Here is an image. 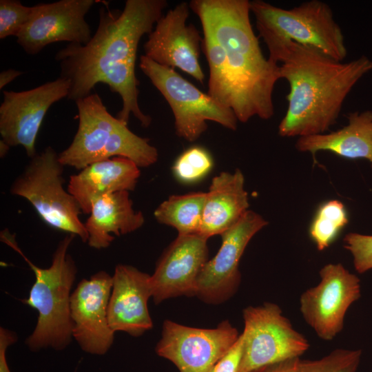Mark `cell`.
<instances>
[{"instance_id": "obj_1", "label": "cell", "mask_w": 372, "mask_h": 372, "mask_svg": "<svg viewBox=\"0 0 372 372\" xmlns=\"http://www.w3.org/2000/svg\"><path fill=\"white\" fill-rule=\"evenodd\" d=\"M167 6L165 0H127L123 11L101 7L90 41L69 43L55 55L60 76L70 83L68 99L75 102L90 95L97 83H105L122 99L116 118L127 124L133 114L148 127L152 118L142 112L138 101L136 53L140 40L152 32Z\"/></svg>"}, {"instance_id": "obj_2", "label": "cell", "mask_w": 372, "mask_h": 372, "mask_svg": "<svg viewBox=\"0 0 372 372\" xmlns=\"http://www.w3.org/2000/svg\"><path fill=\"white\" fill-rule=\"evenodd\" d=\"M269 53L279 65L280 79L289 86L287 109L278 125L283 137L325 133L336 123L352 88L372 70V61L365 56L339 61L293 41Z\"/></svg>"}, {"instance_id": "obj_3", "label": "cell", "mask_w": 372, "mask_h": 372, "mask_svg": "<svg viewBox=\"0 0 372 372\" xmlns=\"http://www.w3.org/2000/svg\"><path fill=\"white\" fill-rule=\"evenodd\" d=\"M189 8L202 27L223 48L233 90L232 110L238 121L274 114L273 92L280 79L279 65L263 55L251 22L248 0H193Z\"/></svg>"}, {"instance_id": "obj_4", "label": "cell", "mask_w": 372, "mask_h": 372, "mask_svg": "<svg viewBox=\"0 0 372 372\" xmlns=\"http://www.w3.org/2000/svg\"><path fill=\"white\" fill-rule=\"evenodd\" d=\"M74 237L68 234L60 240L53 254L51 265L43 269L34 265L23 255L8 231L1 234V240L24 258L35 276L28 297L22 300L39 313L36 327L25 342L32 351L47 348L63 350L73 337L70 291L77 267L68 251Z\"/></svg>"}, {"instance_id": "obj_5", "label": "cell", "mask_w": 372, "mask_h": 372, "mask_svg": "<svg viewBox=\"0 0 372 372\" xmlns=\"http://www.w3.org/2000/svg\"><path fill=\"white\" fill-rule=\"evenodd\" d=\"M79 125L71 144L59 154L63 166L82 169L97 161L123 157L139 167L158 160V151L149 140L133 133L127 124L108 112L97 93L75 101Z\"/></svg>"}, {"instance_id": "obj_6", "label": "cell", "mask_w": 372, "mask_h": 372, "mask_svg": "<svg viewBox=\"0 0 372 372\" xmlns=\"http://www.w3.org/2000/svg\"><path fill=\"white\" fill-rule=\"evenodd\" d=\"M250 10L269 52L293 41L315 48L336 61H343L347 55L342 29L325 2L311 0L285 9L255 0L250 1Z\"/></svg>"}, {"instance_id": "obj_7", "label": "cell", "mask_w": 372, "mask_h": 372, "mask_svg": "<svg viewBox=\"0 0 372 372\" xmlns=\"http://www.w3.org/2000/svg\"><path fill=\"white\" fill-rule=\"evenodd\" d=\"M63 165L50 146L30 158L11 185L12 194L24 198L48 226L88 240L77 201L63 187Z\"/></svg>"}, {"instance_id": "obj_8", "label": "cell", "mask_w": 372, "mask_h": 372, "mask_svg": "<svg viewBox=\"0 0 372 372\" xmlns=\"http://www.w3.org/2000/svg\"><path fill=\"white\" fill-rule=\"evenodd\" d=\"M139 68L169 105L178 136L195 141L207 129V121L236 130L238 119L232 110L201 92L174 69L159 65L145 55L141 56Z\"/></svg>"}, {"instance_id": "obj_9", "label": "cell", "mask_w": 372, "mask_h": 372, "mask_svg": "<svg viewBox=\"0 0 372 372\" xmlns=\"http://www.w3.org/2000/svg\"><path fill=\"white\" fill-rule=\"evenodd\" d=\"M242 316L243 351L237 372H251L265 365L300 358L309 348L308 340L275 303L246 307Z\"/></svg>"}, {"instance_id": "obj_10", "label": "cell", "mask_w": 372, "mask_h": 372, "mask_svg": "<svg viewBox=\"0 0 372 372\" xmlns=\"http://www.w3.org/2000/svg\"><path fill=\"white\" fill-rule=\"evenodd\" d=\"M319 275V283L300 296V311L318 338L331 341L342 330L349 308L361 296L360 280L340 263L325 265Z\"/></svg>"}, {"instance_id": "obj_11", "label": "cell", "mask_w": 372, "mask_h": 372, "mask_svg": "<svg viewBox=\"0 0 372 372\" xmlns=\"http://www.w3.org/2000/svg\"><path fill=\"white\" fill-rule=\"evenodd\" d=\"M239 335L228 320L214 329H203L166 320L156 352L171 361L180 372H210Z\"/></svg>"}, {"instance_id": "obj_12", "label": "cell", "mask_w": 372, "mask_h": 372, "mask_svg": "<svg viewBox=\"0 0 372 372\" xmlns=\"http://www.w3.org/2000/svg\"><path fill=\"white\" fill-rule=\"evenodd\" d=\"M70 83L59 76L31 90L3 91L0 105V134L10 147L22 146L29 158L37 153L35 143L49 108L68 97Z\"/></svg>"}, {"instance_id": "obj_13", "label": "cell", "mask_w": 372, "mask_h": 372, "mask_svg": "<svg viewBox=\"0 0 372 372\" xmlns=\"http://www.w3.org/2000/svg\"><path fill=\"white\" fill-rule=\"evenodd\" d=\"M268 223L258 214L247 210L223 232L221 246L202 269L195 296L209 304H219L231 298L240 283V260L253 236Z\"/></svg>"}, {"instance_id": "obj_14", "label": "cell", "mask_w": 372, "mask_h": 372, "mask_svg": "<svg viewBox=\"0 0 372 372\" xmlns=\"http://www.w3.org/2000/svg\"><path fill=\"white\" fill-rule=\"evenodd\" d=\"M95 2L61 0L32 6L30 20L17 37V43L30 55L56 42L87 44L92 35L85 17Z\"/></svg>"}, {"instance_id": "obj_15", "label": "cell", "mask_w": 372, "mask_h": 372, "mask_svg": "<svg viewBox=\"0 0 372 372\" xmlns=\"http://www.w3.org/2000/svg\"><path fill=\"white\" fill-rule=\"evenodd\" d=\"M189 14V4L182 2L163 15L148 34L144 55L163 66L177 68L203 83L205 74L199 62L203 39L192 24H187Z\"/></svg>"}, {"instance_id": "obj_16", "label": "cell", "mask_w": 372, "mask_h": 372, "mask_svg": "<svg viewBox=\"0 0 372 372\" xmlns=\"http://www.w3.org/2000/svg\"><path fill=\"white\" fill-rule=\"evenodd\" d=\"M112 276L100 271L79 282L70 296L72 336L81 349L93 355H104L114 342L107 306Z\"/></svg>"}, {"instance_id": "obj_17", "label": "cell", "mask_w": 372, "mask_h": 372, "mask_svg": "<svg viewBox=\"0 0 372 372\" xmlns=\"http://www.w3.org/2000/svg\"><path fill=\"white\" fill-rule=\"evenodd\" d=\"M208 238L200 234L178 235L150 276L155 304L168 298L195 296L198 277L208 261Z\"/></svg>"}, {"instance_id": "obj_18", "label": "cell", "mask_w": 372, "mask_h": 372, "mask_svg": "<svg viewBox=\"0 0 372 372\" xmlns=\"http://www.w3.org/2000/svg\"><path fill=\"white\" fill-rule=\"evenodd\" d=\"M152 296L150 275L126 265H118L112 276V287L107 306L110 328L132 336L143 335L153 327L148 310Z\"/></svg>"}, {"instance_id": "obj_19", "label": "cell", "mask_w": 372, "mask_h": 372, "mask_svg": "<svg viewBox=\"0 0 372 372\" xmlns=\"http://www.w3.org/2000/svg\"><path fill=\"white\" fill-rule=\"evenodd\" d=\"M141 175L139 167L123 157H114L92 163L70 176L67 190L77 201L82 213L90 214L101 197L133 191Z\"/></svg>"}, {"instance_id": "obj_20", "label": "cell", "mask_w": 372, "mask_h": 372, "mask_svg": "<svg viewBox=\"0 0 372 372\" xmlns=\"http://www.w3.org/2000/svg\"><path fill=\"white\" fill-rule=\"evenodd\" d=\"M245 178L237 169L215 176L206 192L200 234L209 238L221 235L234 225L249 206Z\"/></svg>"}, {"instance_id": "obj_21", "label": "cell", "mask_w": 372, "mask_h": 372, "mask_svg": "<svg viewBox=\"0 0 372 372\" xmlns=\"http://www.w3.org/2000/svg\"><path fill=\"white\" fill-rule=\"evenodd\" d=\"M347 124L336 131L299 137L296 149L309 152L327 151L349 159L368 160L372 167V111L350 112Z\"/></svg>"}, {"instance_id": "obj_22", "label": "cell", "mask_w": 372, "mask_h": 372, "mask_svg": "<svg viewBox=\"0 0 372 372\" xmlns=\"http://www.w3.org/2000/svg\"><path fill=\"white\" fill-rule=\"evenodd\" d=\"M129 192H118L103 196L92 205L90 216L84 223L90 247H108L118 236L136 231L145 222L141 211H135Z\"/></svg>"}, {"instance_id": "obj_23", "label": "cell", "mask_w": 372, "mask_h": 372, "mask_svg": "<svg viewBox=\"0 0 372 372\" xmlns=\"http://www.w3.org/2000/svg\"><path fill=\"white\" fill-rule=\"evenodd\" d=\"M206 192L173 195L155 209L160 223L175 228L178 235L200 234Z\"/></svg>"}, {"instance_id": "obj_24", "label": "cell", "mask_w": 372, "mask_h": 372, "mask_svg": "<svg viewBox=\"0 0 372 372\" xmlns=\"http://www.w3.org/2000/svg\"><path fill=\"white\" fill-rule=\"evenodd\" d=\"M202 28L204 37L201 47L209 68L207 94L222 105L232 110L233 90L225 53L210 30Z\"/></svg>"}, {"instance_id": "obj_25", "label": "cell", "mask_w": 372, "mask_h": 372, "mask_svg": "<svg viewBox=\"0 0 372 372\" xmlns=\"http://www.w3.org/2000/svg\"><path fill=\"white\" fill-rule=\"evenodd\" d=\"M347 223V213L343 203L338 200H329L318 208L309 227L310 237L317 249L323 251Z\"/></svg>"}, {"instance_id": "obj_26", "label": "cell", "mask_w": 372, "mask_h": 372, "mask_svg": "<svg viewBox=\"0 0 372 372\" xmlns=\"http://www.w3.org/2000/svg\"><path fill=\"white\" fill-rule=\"evenodd\" d=\"M214 165L209 152L203 147L194 146L183 152L172 167L175 177L183 183H193L204 178Z\"/></svg>"}, {"instance_id": "obj_27", "label": "cell", "mask_w": 372, "mask_h": 372, "mask_svg": "<svg viewBox=\"0 0 372 372\" xmlns=\"http://www.w3.org/2000/svg\"><path fill=\"white\" fill-rule=\"evenodd\" d=\"M361 355V350L337 349L318 360H300L299 372H357Z\"/></svg>"}, {"instance_id": "obj_28", "label": "cell", "mask_w": 372, "mask_h": 372, "mask_svg": "<svg viewBox=\"0 0 372 372\" xmlns=\"http://www.w3.org/2000/svg\"><path fill=\"white\" fill-rule=\"evenodd\" d=\"M32 7L16 0L0 1V39L17 37L30 20Z\"/></svg>"}, {"instance_id": "obj_29", "label": "cell", "mask_w": 372, "mask_h": 372, "mask_svg": "<svg viewBox=\"0 0 372 372\" xmlns=\"http://www.w3.org/2000/svg\"><path fill=\"white\" fill-rule=\"evenodd\" d=\"M343 240L344 247L353 256L355 270L362 273L372 269V236L349 233Z\"/></svg>"}, {"instance_id": "obj_30", "label": "cell", "mask_w": 372, "mask_h": 372, "mask_svg": "<svg viewBox=\"0 0 372 372\" xmlns=\"http://www.w3.org/2000/svg\"><path fill=\"white\" fill-rule=\"evenodd\" d=\"M243 351V336L239 335L231 348L218 360L210 372H237Z\"/></svg>"}, {"instance_id": "obj_31", "label": "cell", "mask_w": 372, "mask_h": 372, "mask_svg": "<svg viewBox=\"0 0 372 372\" xmlns=\"http://www.w3.org/2000/svg\"><path fill=\"white\" fill-rule=\"evenodd\" d=\"M17 340V335L14 331L0 328V372H11L6 360V350Z\"/></svg>"}, {"instance_id": "obj_32", "label": "cell", "mask_w": 372, "mask_h": 372, "mask_svg": "<svg viewBox=\"0 0 372 372\" xmlns=\"http://www.w3.org/2000/svg\"><path fill=\"white\" fill-rule=\"evenodd\" d=\"M300 358H291L257 368L251 372H299Z\"/></svg>"}, {"instance_id": "obj_33", "label": "cell", "mask_w": 372, "mask_h": 372, "mask_svg": "<svg viewBox=\"0 0 372 372\" xmlns=\"http://www.w3.org/2000/svg\"><path fill=\"white\" fill-rule=\"evenodd\" d=\"M22 74V72L14 69H8L2 71L0 73V89L2 90L6 85Z\"/></svg>"}, {"instance_id": "obj_34", "label": "cell", "mask_w": 372, "mask_h": 372, "mask_svg": "<svg viewBox=\"0 0 372 372\" xmlns=\"http://www.w3.org/2000/svg\"><path fill=\"white\" fill-rule=\"evenodd\" d=\"M10 146L3 141H0V156L3 158L9 151Z\"/></svg>"}]
</instances>
